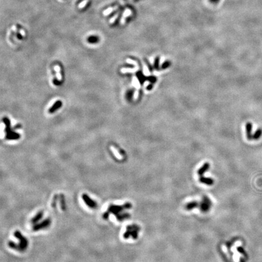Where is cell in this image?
<instances>
[{"label":"cell","instance_id":"cell-8","mask_svg":"<svg viewBox=\"0 0 262 262\" xmlns=\"http://www.w3.org/2000/svg\"><path fill=\"white\" fill-rule=\"evenodd\" d=\"M55 70L57 72V79L59 81H60L61 80V76L60 74V68L58 66H56L55 67Z\"/></svg>","mask_w":262,"mask_h":262},{"label":"cell","instance_id":"cell-3","mask_svg":"<svg viewBox=\"0 0 262 262\" xmlns=\"http://www.w3.org/2000/svg\"><path fill=\"white\" fill-rule=\"evenodd\" d=\"M82 198H83L85 203L89 207H91V208H95V207H97V203H96V202L95 201H93V200H92L91 198H90L86 194H84L82 195Z\"/></svg>","mask_w":262,"mask_h":262},{"label":"cell","instance_id":"cell-11","mask_svg":"<svg viewBox=\"0 0 262 262\" xmlns=\"http://www.w3.org/2000/svg\"><path fill=\"white\" fill-rule=\"evenodd\" d=\"M118 14L119 13H117V14H115V15L113 16V17L112 18H111V19H110V23H113L115 22V19H117V18L118 17Z\"/></svg>","mask_w":262,"mask_h":262},{"label":"cell","instance_id":"cell-6","mask_svg":"<svg viewBox=\"0 0 262 262\" xmlns=\"http://www.w3.org/2000/svg\"><path fill=\"white\" fill-rule=\"evenodd\" d=\"M43 212H39L37 214L35 215V217L33 218L32 220V223H36L37 221H38L39 220L41 219L42 217H43Z\"/></svg>","mask_w":262,"mask_h":262},{"label":"cell","instance_id":"cell-4","mask_svg":"<svg viewBox=\"0 0 262 262\" xmlns=\"http://www.w3.org/2000/svg\"><path fill=\"white\" fill-rule=\"evenodd\" d=\"M50 223H51V220L49 219H47L43 222H41V223L37 224V225L34 226L33 227V229L34 231H38V230H40L41 229L46 228L49 226Z\"/></svg>","mask_w":262,"mask_h":262},{"label":"cell","instance_id":"cell-12","mask_svg":"<svg viewBox=\"0 0 262 262\" xmlns=\"http://www.w3.org/2000/svg\"><path fill=\"white\" fill-rule=\"evenodd\" d=\"M169 66V63H168V62H166V63H165V64L163 65V67L166 68L167 66Z\"/></svg>","mask_w":262,"mask_h":262},{"label":"cell","instance_id":"cell-2","mask_svg":"<svg viewBox=\"0 0 262 262\" xmlns=\"http://www.w3.org/2000/svg\"><path fill=\"white\" fill-rule=\"evenodd\" d=\"M14 235L20 240V244H19V251H24L26 249L28 245V242L27 239L24 237H23V235L21 234L20 232L16 231L14 233Z\"/></svg>","mask_w":262,"mask_h":262},{"label":"cell","instance_id":"cell-9","mask_svg":"<svg viewBox=\"0 0 262 262\" xmlns=\"http://www.w3.org/2000/svg\"><path fill=\"white\" fill-rule=\"evenodd\" d=\"M111 149L112 151V152L113 153H114V154L115 155L116 157H117L118 159H121V156L119 154V153L117 151V150H116L114 147H113V146H111Z\"/></svg>","mask_w":262,"mask_h":262},{"label":"cell","instance_id":"cell-13","mask_svg":"<svg viewBox=\"0 0 262 262\" xmlns=\"http://www.w3.org/2000/svg\"><path fill=\"white\" fill-rule=\"evenodd\" d=\"M158 63H159V58H157V60H156V61H155V63H156V67H158V65H159V64H158Z\"/></svg>","mask_w":262,"mask_h":262},{"label":"cell","instance_id":"cell-1","mask_svg":"<svg viewBox=\"0 0 262 262\" xmlns=\"http://www.w3.org/2000/svg\"><path fill=\"white\" fill-rule=\"evenodd\" d=\"M131 206L129 203H127L124 206H115V205H111L110 207H109V209H108V211L106 212L105 214H104L103 217L105 219H106L107 218L109 217V213H113V214H115L116 215V217H117L118 215H119V212H120L124 209L126 208H129Z\"/></svg>","mask_w":262,"mask_h":262},{"label":"cell","instance_id":"cell-5","mask_svg":"<svg viewBox=\"0 0 262 262\" xmlns=\"http://www.w3.org/2000/svg\"><path fill=\"white\" fill-rule=\"evenodd\" d=\"M61 106V101H58L56 102V103L54 104V105L52 107L51 109H49V112L51 113H52L53 112H55L56 110L58 109V108L60 107V106Z\"/></svg>","mask_w":262,"mask_h":262},{"label":"cell","instance_id":"cell-7","mask_svg":"<svg viewBox=\"0 0 262 262\" xmlns=\"http://www.w3.org/2000/svg\"><path fill=\"white\" fill-rule=\"evenodd\" d=\"M118 8V6H115V7H110L109 8V9H107V10H106L105 11H104L103 12V14L105 15H109V13H111L112 12L114 11L115 9H117Z\"/></svg>","mask_w":262,"mask_h":262},{"label":"cell","instance_id":"cell-10","mask_svg":"<svg viewBox=\"0 0 262 262\" xmlns=\"http://www.w3.org/2000/svg\"><path fill=\"white\" fill-rule=\"evenodd\" d=\"M88 1H89V0H84V1H82L78 6L79 9H82V8L85 7L86 4L88 3Z\"/></svg>","mask_w":262,"mask_h":262},{"label":"cell","instance_id":"cell-14","mask_svg":"<svg viewBox=\"0 0 262 262\" xmlns=\"http://www.w3.org/2000/svg\"><path fill=\"white\" fill-rule=\"evenodd\" d=\"M21 33H22V35H23V36H24V35H25V32H23V31H22V30L21 31Z\"/></svg>","mask_w":262,"mask_h":262}]
</instances>
